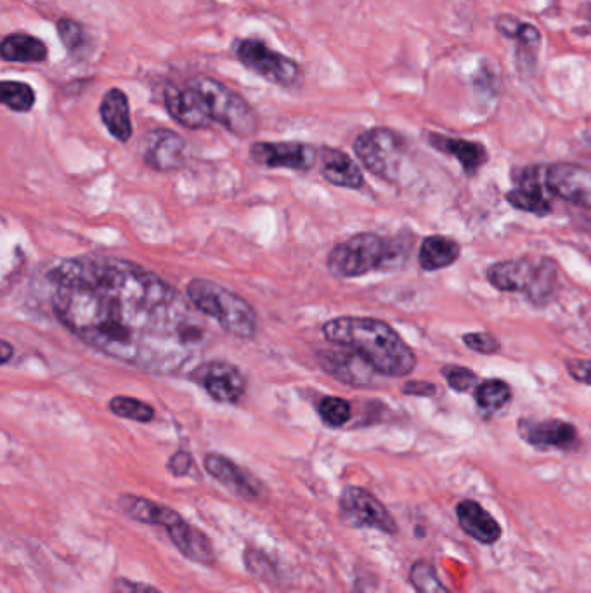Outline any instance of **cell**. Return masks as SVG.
<instances>
[{"instance_id":"1","label":"cell","mask_w":591,"mask_h":593,"mask_svg":"<svg viewBox=\"0 0 591 593\" xmlns=\"http://www.w3.org/2000/svg\"><path fill=\"white\" fill-rule=\"evenodd\" d=\"M49 281L52 311L68 332L146 372L195 370L212 340L188 297L136 262L82 255L58 264Z\"/></svg>"},{"instance_id":"2","label":"cell","mask_w":591,"mask_h":593,"mask_svg":"<svg viewBox=\"0 0 591 593\" xmlns=\"http://www.w3.org/2000/svg\"><path fill=\"white\" fill-rule=\"evenodd\" d=\"M323 335L332 344L358 352L375 372L385 377H408L415 370V352L385 321L342 316L328 321Z\"/></svg>"},{"instance_id":"3","label":"cell","mask_w":591,"mask_h":593,"mask_svg":"<svg viewBox=\"0 0 591 593\" xmlns=\"http://www.w3.org/2000/svg\"><path fill=\"white\" fill-rule=\"evenodd\" d=\"M186 297L198 313L217 321L229 335L241 340H252L257 335L259 318L254 307L233 290L215 281L196 278L189 281Z\"/></svg>"},{"instance_id":"4","label":"cell","mask_w":591,"mask_h":593,"mask_svg":"<svg viewBox=\"0 0 591 593\" xmlns=\"http://www.w3.org/2000/svg\"><path fill=\"white\" fill-rule=\"evenodd\" d=\"M399 255L396 243L373 233H359L330 250L326 268L335 278H358L394 266Z\"/></svg>"},{"instance_id":"5","label":"cell","mask_w":591,"mask_h":593,"mask_svg":"<svg viewBox=\"0 0 591 593\" xmlns=\"http://www.w3.org/2000/svg\"><path fill=\"white\" fill-rule=\"evenodd\" d=\"M488 280L501 292H524L536 306H545L557 287V266L529 259L498 262L488 269Z\"/></svg>"},{"instance_id":"6","label":"cell","mask_w":591,"mask_h":593,"mask_svg":"<svg viewBox=\"0 0 591 593\" xmlns=\"http://www.w3.org/2000/svg\"><path fill=\"white\" fill-rule=\"evenodd\" d=\"M189 85L200 92L212 122L226 127L234 136H254L259 129V118L254 108L228 85L210 77H196Z\"/></svg>"},{"instance_id":"7","label":"cell","mask_w":591,"mask_h":593,"mask_svg":"<svg viewBox=\"0 0 591 593\" xmlns=\"http://www.w3.org/2000/svg\"><path fill=\"white\" fill-rule=\"evenodd\" d=\"M354 151L373 176L394 183L401 172L406 146L403 137L396 132L377 127L359 134L354 141Z\"/></svg>"},{"instance_id":"8","label":"cell","mask_w":591,"mask_h":593,"mask_svg":"<svg viewBox=\"0 0 591 593\" xmlns=\"http://www.w3.org/2000/svg\"><path fill=\"white\" fill-rule=\"evenodd\" d=\"M236 58L240 59L248 70L260 75L276 85L292 87L300 79V68L293 59L276 53L271 47L257 39L238 40L234 44Z\"/></svg>"},{"instance_id":"9","label":"cell","mask_w":591,"mask_h":593,"mask_svg":"<svg viewBox=\"0 0 591 593\" xmlns=\"http://www.w3.org/2000/svg\"><path fill=\"white\" fill-rule=\"evenodd\" d=\"M338 509H340L342 521L349 528L378 529L387 535L397 533L394 517L389 514V510L385 509L384 503L366 489L347 486L340 495Z\"/></svg>"},{"instance_id":"10","label":"cell","mask_w":591,"mask_h":593,"mask_svg":"<svg viewBox=\"0 0 591 593\" xmlns=\"http://www.w3.org/2000/svg\"><path fill=\"white\" fill-rule=\"evenodd\" d=\"M189 377L207 392L210 398L222 405H236L247 392V378L238 366L228 361L214 359L196 366Z\"/></svg>"},{"instance_id":"11","label":"cell","mask_w":591,"mask_h":593,"mask_svg":"<svg viewBox=\"0 0 591 593\" xmlns=\"http://www.w3.org/2000/svg\"><path fill=\"white\" fill-rule=\"evenodd\" d=\"M141 157L156 172H176L188 160V144L177 132L155 129L144 136Z\"/></svg>"},{"instance_id":"12","label":"cell","mask_w":591,"mask_h":593,"mask_svg":"<svg viewBox=\"0 0 591 593\" xmlns=\"http://www.w3.org/2000/svg\"><path fill=\"white\" fill-rule=\"evenodd\" d=\"M250 158L269 169L309 172L319 162V150L306 143H255Z\"/></svg>"},{"instance_id":"13","label":"cell","mask_w":591,"mask_h":593,"mask_svg":"<svg viewBox=\"0 0 591 593\" xmlns=\"http://www.w3.org/2000/svg\"><path fill=\"white\" fill-rule=\"evenodd\" d=\"M545 184L552 195L591 209V170L576 163H553L545 169Z\"/></svg>"},{"instance_id":"14","label":"cell","mask_w":591,"mask_h":593,"mask_svg":"<svg viewBox=\"0 0 591 593\" xmlns=\"http://www.w3.org/2000/svg\"><path fill=\"white\" fill-rule=\"evenodd\" d=\"M203 463H205V470L217 483H221L224 488L233 491L234 495L240 496L243 500L257 502L266 496L264 483H260L252 472L243 469L231 458L219 453H208Z\"/></svg>"},{"instance_id":"15","label":"cell","mask_w":591,"mask_h":593,"mask_svg":"<svg viewBox=\"0 0 591 593\" xmlns=\"http://www.w3.org/2000/svg\"><path fill=\"white\" fill-rule=\"evenodd\" d=\"M519 434L526 443L538 450H571L578 443V432L574 425L562 420H519Z\"/></svg>"},{"instance_id":"16","label":"cell","mask_w":591,"mask_h":593,"mask_svg":"<svg viewBox=\"0 0 591 593\" xmlns=\"http://www.w3.org/2000/svg\"><path fill=\"white\" fill-rule=\"evenodd\" d=\"M165 106L170 117L188 129H203L212 122L200 92L189 84L184 89L169 85L165 89Z\"/></svg>"},{"instance_id":"17","label":"cell","mask_w":591,"mask_h":593,"mask_svg":"<svg viewBox=\"0 0 591 593\" xmlns=\"http://www.w3.org/2000/svg\"><path fill=\"white\" fill-rule=\"evenodd\" d=\"M545 177L543 167H527L517 176V188L508 191L507 202L515 209L524 210L536 216L550 214L552 205L546 200L540 179Z\"/></svg>"},{"instance_id":"18","label":"cell","mask_w":591,"mask_h":593,"mask_svg":"<svg viewBox=\"0 0 591 593\" xmlns=\"http://www.w3.org/2000/svg\"><path fill=\"white\" fill-rule=\"evenodd\" d=\"M174 547L181 552L188 561L196 562L200 566L210 567L215 564V550L212 541L202 529L191 526L189 522H176L174 526L165 529Z\"/></svg>"},{"instance_id":"19","label":"cell","mask_w":591,"mask_h":593,"mask_svg":"<svg viewBox=\"0 0 591 593\" xmlns=\"http://www.w3.org/2000/svg\"><path fill=\"white\" fill-rule=\"evenodd\" d=\"M321 368L332 377L338 378L340 382L351 385H368L371 382V375L375 372L366 359L361 358L358 352L351 351H328L319 356Z\"/></svg>"},{"instance_id":"20","label":"cell","mask_w":591,"mask_h":593,"mask_svg":"<svg viewBox=\"0 0 591 593\" xmlns=\"http://www.w3.org/2000/svg\"><path fill=\"white\" fill-rule=\"evenodd\" d=\"M319 170L321 176L328 183L338 188L359 189L363 188V172L344 151L335 148H321L319 150Z\"/></svg>"},{"instance_id":"21","label":"cell","mask_w":591,"mask_h":593,"mask_svg":"<svg viewBox=\"0 0 591 593\" xmlns=\"http://www.w3.org/2000/svg\"><path fill=\"white\" fill-rule=\"evenodd\" d=\"M118 507L122 514L132 521L160 526L163 529H169L176 522L182 521V515L177 514L176 510L162 503L151 502L143 496L122 495L118 498Z\"/></svg>"},{"instance_id":"22","label":"cell","mask_w":591,"mask_h":593,"mask_svg":"<svg viewBox=\"0 0 591 593\" xmlns=\"http://www.w3.org/2000/svg\"><path fill=\"white\" fill-rule=\"evenodd\" d=\"M456 515H458V521H460L463 531L479 543L489 545V543L500 540V524L496 522V519H493V515H489L486 510L482 509L479 503L463 500L456 507Z\"/></svg>"},{"instance_id":"23","label":"cell","mask_w":591,"mask_h":593,"mask_svg":"<svg viewBox=\"0 0 591 593\" xmlns=\"http://www.w3.org/2000/svg\"><path fill=\"white\" fill-rule=\"evenodd\" d=\"M104 127L120 143H127L132 137L129 99L120 89H111L104 94L99 108Z\"/></svg>"},{"instance_id":"24","label":"cell","mask_w":591,"mask_h":593,"mask_svg":"<svg viewBox=\"0 0 591 593\" xmlns=\"http://www.w3.org/2000/svg\"><path fill=\"white\" fill-rule=\"evenodd\" d=\"M429 139L434 148L446 155H453L467 174H475L484 163L488 162V151L481 143L455 139V137L436 136V134H432Z\"/></svg>"},{"instance_id":"25","label":"cell","mask_w":591,"mask_h":593,"mask_svg":"<svg viewBox=\"0 0 591 593\" xmlns=\"http://www.w3.org/2000/svg\"><path fill=\"white\" fill-rule=\"evenodd\" d=\"M498 30H500L505 37L515 39L519 51L517 56L520 58V65L526 66V58H529L531 65L536 63V51L541 44V35L538 28L531 25V23H524L512 16H501L498 20Z\"/></svg>"},{"instance_id":"26","label":"cell","mask_w":591,"mask_h":593,"mask_svg":"<svg viewBox=\"0 0 591 593\" xmlns=\"http://www.w3.org/2000/svg\"><path fill=\"white\" fill-rule=\"evenodd\" d=\"M0 54L13 63H42L47 59V46L32 35L13 33L2 40Z\"/></svg>"},{"instance_id":"27","label":"cell","mask_w":591,"mask_h":593,"mask_svg":"<svg viewBox=\"0 0 591 593\" xmlns=\"http://www.w3.org/2000/svg\"><path fill=\"white\" fill-rule=\"evenodd\" d=\"M460 245L446 236H429L420 248V266L425 271L448 268L460 259Z\"/></svg>"},{"instance_id":"28","label":"cell","mask_w":591,"mask_h":593,"mask_svg":"<svg viewBox=\"0 0 591 593\" xmlns=\"http://www.w3.org/2000/svg\"><path fill=\"white\" fill-rule=\"evenodd\" d=\"M512 399V389L503 380H486L475 389V403L482 411H498Z\"/></svg>"},{"instance_id":"29","label":"cell","mask_w":591,"mask_h":593,"mask_svg":"<svg viewBox=\"0 0 591 593\" xmlns=\"http://www.w3.org/2000/svg\"><path fill=\"white\" fill-rule=\"evenodd\" d=\"M0 101L9 110L26 113L35 105V92L23 82H2L0 84Z\"/></svg>"},{"instance_id":"30","label":"cell","mask_w":591,"mask_h":593,"mask_svg":"<svg viewBox=\"0 0 591 593\" xmlns=\"http://www.w3.org/2000/svg\"><path fill=\"white\" fill-rule=\"evenodd\" d=\"M110 411L113 415L127 420H134L139 424H150L155 418L153 406L144 403L141 399L127 398V396H117L110 401Z\"/></svg>"},{"instance_id":"31","label":"cell","mask_w":591,"mask_h":593,"mask_svg":"<svg viewBox=\"0 0 591 593\" xmlns=\"http://www.w3.org/2000/svg\"><path fill=\"white\" fill-rule=\"evenodd\" d=\"M318 415L328 427L338 429L349 424L352 418V406L345 399L326 396L318 403Z\"/></svg>"},{"instance_id":"32","label":"cell","mask_w":591,"mask_h":593,"mask_svg":"<svg viewBox=\"0 0 591 593\" xmlns=\"http://www.w3.org/2000/svg\"><path fill=\"white\" fill-rule=\"evenodd\" d=\"M243 561H245L248 573L252 574L255 580L262 581V583L278 581V569L264 552H260L257 548H247V552L243 555Z\"/></svg>"},{"instance_id":"33","label":"cell","mask_w":591,"mask_h":593,"mask_svg":"<svg viewBox=\"0 0 591 593\" xmlns=\"http://www.w3.org/2000/svg\"><path fill=\"white\" fill-rule=\"evenodd\" d=\"M411 585L418 593H451L437 578L434 567L427 562H416L410 571Z\"/></svg>"},{"instance_id":"34","label":"cell","mask_w":591,"mask_h":593,"mask_svg":"<svg viewBox=\"0 0 591 593\" xmlns=\"http://www.w3.org/2000/svg\"><path fill=\"white\" fill-rule=\"evenodd\" d=\"M58 33L59 39L63 40V44H65V47L68 49V51L77 53L78 49L84 46V27H82L80 23H77V21L68 20V18L59 20Z\"/></svg>"},{"instance_id":"35","label":"cell","mask_w":591,"mask_h":593,"mask_svg":"<svg viewBox=\"0 0 591 593\" xmlns=\"http://www.w3.org/2000/svg\"><path fill=\"white\" fill-rule=\"evenodd\" d=\"M442 375L448 380L449 387L458 392L470 391L477 384L475 373L462 366H446L442 368Z\"/></svg>"},{"instance_id":"36","label":"cell","mask_w":591,"mask_h":593,"mask_svg":"<svg viewBox=\"0 0 591 593\" xmlns=\"http://www.w3.org/2000/svg\"><path fill=\"white\" fill-rule=\"evenodd\" d=\"M463 342L468 349L481 352V354H494V352L500 351V342L489 333H467L463 337Z\"/></svg>"},{"instance_id":"37","label":"cell","mask_w":591,"mask_h":593,"mask_svg":"<svg viewBox=\"0 0 591 593\" xmlns=\"http://www.w3.org/2000/svg\"><path fill=\"white\" fill-rule=\"evenodd\" d=\"M566 366L574 380L591 385V359H567Z\"/></svg>"},{"instance_id":"38","label":"cell","mask_w":591,"mask_h":593,"mask_svg":"<svg viewBox=\"0 0 591 593\" xmlns=\"http://www.w3.org/2000/svg\"><path fill=\"white\" fill-rule=\"evenodd\" d=\"M193 467V457L189 455L188 451L179 450L170 457L167 463V469L170 474L176 477L188 476L189 470Z\"/></svg>"},{"instance_id":"39","label":"cell","mask_w":591,"mask_h":593,"mask_svg":"<svg viewBox=\"0 0 591 593\" xmlns=\"http://www.w3.org/2000/svg\"><path fill=\"white\" fill-rule=\"evenodd\" d=\"M111 592L113 593H162L158 588L146 585V583H137V581L127 580V578H117L111 583Z\"/></svg>"},{"instance_id":"40","label":"cell","mask_w":591,"mask_h":593,"mask_svg":"<svg viewBox=\"0 0 591 593\" xmlns=\"http://www.w3.org/2000/svg\"><path fill=\"white\" fill-rule=\"evenodd\" d=\"M403 392L406 396H425L429 398L434 392H436V385L429 384V382H406L403 387Z\"/></svg>"},{"instance_id":"41","label":"cell","mask_w":591,"mask_h":593,"mask_svg":"<svg viewBox=\"0 0 591 593\" xmlns=\"http://www.w3.org/2000/svg\"><path fill=\"white\" fill-rule=\"evenodd\" d=\"M0 349H2V354H0V361H2V365H7L11 358L14 356V347L7 342V340H2L0 342Z\"/></svg>"}]
</instances>
